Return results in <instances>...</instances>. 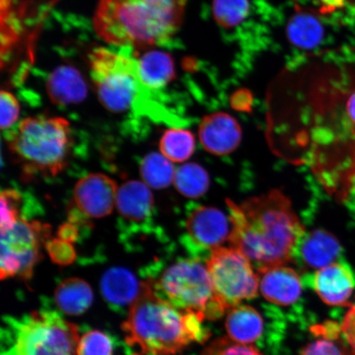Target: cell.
<instances>
[{"instance_id": "obj_1", "label": "cell", "mask_w": 355, "mask_h": 355, "mask_svg": "<svg viewBox=\"0 0 355 355\" xmlns=\"http://www.w3.org/2000/svg\"><path fill=\"white\" fill-rule=\"evenodd\" d=\"M232 233L230 247L241 252L257 270L293 261L305 234L290 200L278 190L238 205L227 200Z\"/></svg>"}, {"instance_id": "obj_2", "label": "cell", "mask_w": 355, "mask_h": 355, "mask_svg": "<svg viewBox=\"0 0 355 355\" xmlns=\"http://www.w3.org/2000/svg\"><path fill=\"white\" fill-rule=\"evenodd\" d=\"M201 314L175 307L155 291L154 279L141 283L122 330L128 346L139 355H175L193 343H203L210 333Z\"/></svg>"}, {"instance_id": "obj_3", "label": "cell", "mask_w": 355, "mask_h": 355, "mask_svg": "<svg viewBox=\"0 0 355 355\" xmlns=\"http://www.w3.org/2000/svg\"><path fill=\"white\" fill-rule=\"evenodd\" d=\"M186 0H99L93 20L97 34L114 46L144 50L174 35Z\"/></svg>"}, {"instance_id": "obj_4", "label": "cell", "mask_w": 355, "mask_h": 355, "mask_svg": "<svg viewBox=\"0 0 355 355\" xmlns=\"http://www.w3.org/2000/svg\"><path fill=\"white\" fill-rule=\"evenodd\" d=\"M6 137L26 180L55 177L68 166L73 137L70 123L64 118L38 115L25 119Z\"/></svg>"}, {"instance_id": "obj_5", "label": "cell", "mask_w": 355, "mask_h": 355, "mask_svg": "<svg viewBox=\"0 0 355 355\" xmlns=\"http://www.w3.org/2000/svg\"><path fill=\"white\" fill-rule=\"evenodd\" d=\"M91 76L102 105L112 113L139 109L150 92L140 81L135 58L107 49L89 55Z\"/></svg>"}, {"instance_id": "obj_6", "label": "cell", "mask_w": 355, "mask_h": 355, "mask_svg": "<svg viewBox=\"0 0 355 355\" xmlns=\"http://www.w3.org/2000/svg\"><path fill=\"white\" fill-rule=\"evenodd\" d=\"M155 291L175 307L193 311L205 319L216 320L226 308L217 298L207 266L198 259H184L168 266L157 282Z\"/></svg>"}, {"instance_id": "obj_7", "label": "cell", "mask_w": 355, "mask_h": 355, "mask_svg": "<svg viewBox=\"0 0 355 355\" xmlns=\"http://www.w3.org/2000/svg\"><path fill=\"white\" fill-rule=\"evenodd\" d=\"M6 355H78V328L51 311H34L16 322Z\"/></svg>"}, {"instance_id": "obj_8", "label": "cell", "mask_w": 355, "mask_h": 355, "mask_svg": "<svg viewBox=\"0 0 355 355\" xmlns=\"http://www.w3.org/2000/svg\"><path fill=\"white\" fill-rule=\"evenodd\" d=\"M51 225L21 218L10 230L1 232L0 277H19L26 282L33 277L42 259V248L50 239Z\"/></svg>"}, {"instance_id": "obj_9", "label": "cell", "mask_w": 355, "mask_h": 355, "mask_svg": "<svg viewBox=\"0 0 355 355\" xmlns=\"http://www.w3.org/2000/svg\"><path fill=\"white\" fill-rule=\"evenodd\" d=\"M252 266L245 256L233 248L220 247L211 252L207 268L215 294L226 309L255 298L259 277Z\"/></svg>"}, {"instance_id": "obj_10", "label": "cell", "mask_w": 355, "mask_h": 355, "mask_svg": "<svg viewBox=\"0 0 355 355\" xmlns=\"http://www.w3.org/2000/svg\"><path fill=\"white\" fill-rule=\"evenodd\" d=\"M186 242L197 251H210L230 242L232 221L216 208L197 206L190 210L186 220Z\"/></svg>"}, {"instance_id": "obj_11", "label": "cell", "mask_w": 355, "mask_h": 355, "mask_svg": "<svg viewBox=\"0 0 355 355\" xmlns=\"http://www.w3.org/2000/svg\"><path fill=\"white\" fill-rule=\"evenodd\" d=\"M117 184L109 176L92 173L75 185L73 203L89 219L107 216L116 206Z\"/></svg>"}, {"instance_id": "obj_12", "label": "cell", "mask_w": 355, "mask_h": 355, "mask_svg": "<svg viewBox=\"0 0 355 355\" xmlns=\"http://www.w3.org/2000/svg\"><path fill=\"white\" fill-rule=\"evenodd\" d=\"M311 283L324 303L347 306L354 291L355 276L347 263L338 261L317 270Z\"/></svg>"}, {"instance_id": "obj_13", "label": "cell", "mask_w": 355, "mask_h": 355, "mask_svg": "<svg viewBox=\"0 0 355 355\" xmlns=\"http://www.w3.org/2000/svg\"><path fill=\"white\" fill-rule=\"evenodd\" d=\"M199 139L207 152L224 155L238 148L242 130L232 115L217 112L204 117L199 126Z\"/></svg>"}, {"instance_id": "obj_14", "label": "cell", "mask_w": 355, "mask_h": 355, "mask_svg": "<svg viewBox=\"0 0 355 355\" xmlns=\"http://www.w3.org/2000/svg\"><path fill=\"white\" fill-rule=\"evenodd\" d=\"M343 254L338 239L326 230L304 234L297 244L293 261L306 270H320L336 263Z\"/></svg>"}, {"instance_id": "obj_15", "label": "cell", "mask_w": 355, "mask_h": 355, "mask_svg": "<svg viewBox=\"0 0 355 355\" xmlns=\"http://www.w3.org/2000/svg\"><path fill=\"white\" fill-rule=\"evenodd\" d=\"M257 272L261 294L270 303L286 306L294 304L300 299L302 281L294 269L284 265Z\"/></svg>"}, {"instance_id": "obj_16", "label": "cell", "mask_w": 355, "mask_h": 355, "mask_svg": "<svg viewBox=\"0 0 355 355\" xmlns=\"http://www.w3.org/2000/svg\"><path fill=\"white\" fill-rule=\"evenodd\" d=\"M154 205L152 191L144 182L127 181L118 189L115 207L119 216L128 223H144L152 217Z\"/></svg>"}, {"instance_id": "obj_17", "label": "cell", "mask_w": 355, "mask_h": 355, "mask_svg": "<svg viewBox=\"0 0 355 355\" xmlns=\"http://www.w3.org/2000/svg\"><path fill=\"white\" fill-rule=\"evenodd\" d=\"M132 57L136 60L140 81L150 92L161 90L176 77L174 60L167 53L153 51L137 53Z\"/></svg>"}, {"instance_id": "obj_18", "label": "cell", "mask_w": 355, "mask_h": 355, "mask_svg": "<svg viewBox=\"0 0 355 355\" xmlns=\"http://www.w3.org/2000/svg\"><path fill=\"white\" fill-rule=\"evenodd\" d=\"M46 90L52 103L56 105L78 104L87 94V84L81 74L69 66H61L50 75Z\"/></svg>"}, {"instance_id": "obj_19", "label": "cell", "mask_w": 355, "mask_h": 355, "mask_svg": "<svg viewBox=\"0 0 355 355\" xmlns=\"http://www.w3.org/2000/svg\"><path fill=\"white\" fill-rule=\"evenodd\" d=\"M230 339L250 345L260 338L263 331V319L257 311L248 305L230 309L225 321Z\"/></svg>"}, {"instance_id": "obj_20", "label": "cell", "mask_w": 355, "mask_h": 355, "mask_svg": "<svg viewBox=\"0 0 355 355\" xmlns=\"http://www.w3.org/2000/svg\"><path fill=\"white\" fill-rule=\"evenodd\" d=\"M286 35L293 46L302 50H313L321 44L324 28L315 13L297 8L288 21Z\"/></svg>"}, {"instance_id": "obj_21", "label": "cell", "mask_w": 355, "mask_h": 355, "mask_svg": "<svg viewBox=\"0 0 355 355\" xmlns=\"http://www.w3.org/2000/svg\"><path fill=\"white\" fill-rule=\"evenodd\" d=\"M102 294L109 303L123 306L133 303L139 294V285L127 269L114 268L107 270L101 282Z\"/></svg>"}, {"instance_id": "obj_22", "label": "cell", "mask_w": 355, "mask_h": 355, "mask_svg": "<svg viewBox=\"0 0 355 355\" xmlns=\"http://www.w3.org/2000/svg\"><path fill=\"white\" fill-rule=\"evenodd\" d=\"M55 300L62 312L70 316H78L90 308L93 292L91 286L83 279L71 277L57 286Z\"/></svg>"}, {"instance_id": "obj_23", "label": "cell", "mask_w": 355, "mask_h": 355, "mask_svg": "<svg viewBox=\"0 0 355 355\" xmlns=\"http://www.w3.org/2000/svg\"><path fill=\"white\" fill-rule=\"evenodd\" d=\"M175 171L165 155L152 153L141 162L140 175L144 183L155 189H163L174 182Z\"/></svg>"}, {"instance_id": "obj_24", "label": "cell", "mask_w": 355, "mask_h": 355, "mask_svg": "<svg viewBox=\"0 0 355 355\" xmlns=\"http://www.w3.org/2000/svg\"><path fill=\"white\" fill-rule=\"evenodd\" d=\"M173 183L186 198H198L209 189L210 178L198 164H186L177 168Z\"/></svg>"}, {"instance_id": "obj_25", "label": "cell", "mask_w": 355, "mask_h": 355, "mask_svg": "<svg viewBox=\"0 0 355 355\" xmlns=\"http://www.w3.org/2000/svg\"><path fill=\"white\" fill-rule=\"evenodd\" d=\"M195 137L192 132L181 128H171L163 133L159 140V150L173 162H184L195 150Z\"/></svg>"}, {"instance_id": "obj_26", "label": "cell", "mask_w": 355, "mask_h": 355, "mask_svg": "<svg viewBox=\"0 0 355 355\" xmlns=\"http://www.w3.org/2000/svg\"><path fill=\"white\" fill-rule=\"evenodd\" d=\"M250 0H213L212 15L222 28L239 26L250 15Z\"/></svg>"}, {"instance_id": "obj_27", "label": "cell", "mask_w": 355, "mask_h": 355, "mask_svg": "<svg viewBox=\"0 0 355 355\" xmlns=\"http://www.w3.org/2000/svg\"><path fill=\"white\" fill-rule=\"evenodd\" d=\"M1 220L0 230L6 232L15 226L20 218L21 197L19 192L12 189L3 190L0 195Z\"/></svg>"}, {"instance_id": "obj_28", "label": "cell", "mask_w": 355, "mask_h": 355, "mask_svg": "<svg viewBox=\"0 0 355 355\" xmlns=\"http://www.w3.org/2000/svg\"><path fill=\"white\" fill-rule=\"evenodd\" d=\"M112 341L104 332L88 331L80 338L78 355H112Z\"/></svg>"}, {"instance_id": "obj_29", "label": "cell", "mask_w": 355, "mask_h": 355, "mask_svg": "<svg viewBox=\"0 0 355 355\" xmlns=\"http://www.w3.org/2000/svg\"><path fill=\"white\" fill-rule=\"evenodd\" d=\"M201 355H263L254 346L236 343L227 337L216 339Z\"/></svg>"}, {"instance_id": "obj_30", "label": "cell", "mask_w": 355, "mask_h": 355, "mask_svg": "<svg viewBox=\"0 0 355 355\" xmlns=\"http://www.w3.org/2000/svg\"><path fill=\"white\" fill-rule=\"evenodd\" d=\"M0 126L2 130H10L19 117L20 105L16 97L7 91L0 93Z\"/></svg>"}, {"instance_id": "obj_31", "label": "cell", "mask_w": 355, "mask_h": 355, "mask_svg": "<svg viewBox=\"0 0 355 355\" xmlns=\"http://www.w3.org/2000/svg\"><path fill=\"white\" fill-rule=\"evenodd\" d=\"M49 256L55 263L67 266L73 263L76 259L73 243L55 238L49 241L46 244Z\"/></svg>"}, {"instance_id": "obj_32", "label": "cell", "mask_w": 355, "mask_h": 355, "mask_svg": "<svg viewBox=\"0 0 355 355\" xmlns=\"http://www.w3.org/2000/svg\"><path fill=\"white\" fill-rule=\"evenodd\" d=\"M300 355H346L345 350L334 340L322 338L306 346Z\"/></svg>"}, {"instance_id": "obj_33", "label": "cell", "mask_w": 355, "mask_h": 355, "mask_svg": "<svg viewBox=\"0 0 355 355\" xmlns=\"http://www.w3.org/2000/svg\"><path fill=\"white\" fill-rule=\"evenodd\" d=\"M344 338L355 353V304L350 306L340 326Z\"/></svg>"}, {"instance_id": "obj_34", "label": "cell", "mask_w": 355, "mask_h": 355, "mask_svg": "<svg viewBox=\"0 0 355 355\" xmlns=\"http://www.w3.org/2000/svg\"><path fill=\"white\" fill-rule=\"evenodd\" d=\"M57 237L63 239L64 241L73 243L79 238V229L78 226L71 223V222H67V223L60 226L57 232Z\"/></svg>"}, {"instance_id": "obj_35", "label": "cell", "mask_w": 355, "mask_h": 355, "mask_svg": "<svg viewBox=\"0 0 355 355\" xmlns=\"http://www.w3.org/2000/svg\"><path fill=\"white\" fill-rule=\"evenodd\" d=\"M251 101L250 93L245 90L239 91L232 97V105L238 110H245L250 107Z\"/></svg>"}, {"instance_id": "obj_36", "label": "cell", "mask_w": 355, "mask_h": 355, "mask_svg": "<svg viewBox=\"0 0 355 355\" xmlns=\"http://www.w3.org/2000/svg\"><path fill=\"white\" fill-rule=\"evenodd\" d=\"M345 0H318L320 3L322 12L335 10L336 8L343 6Z\"/></svg>"}]
</instances>
